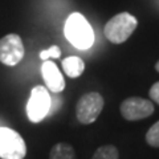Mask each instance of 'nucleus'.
<instances>
[{"mask_svg": "<svg viewBox=\"0 0 159 159\" xmlns=\"http://www.w3.org/2000/svg\"><path fill=\"white\" fill-rule=\"evenodd\" d=\"M155 70H157V72H159V60H158L157 64H155Z\"/></svg>", "mask_w": 159, "mask_h": 159, "instance_id": "15", "label": "nucleus"}, {"mask_svg": "<svg viewBox=\"0 0 159 159\" xmlns=\"http://www.w3.org/2000/svg\"><path fill=\"white\" fill-rule=\"evenodd\" d=\"M62 68L68 77L77 78L85 70V62L77 56H69L62 61Z\"/></svg>", "mask_w": 159, "mask_h": 159, "instance_id": "9", "label": "nucleus"}, {"mask_svg": "<svg viewBox=\"0 0 159 159\" xmlns=\"http://www.w3.org/2000/svg\"><path fill=\"white\" fill-rule=\"evenodd\" d=\"M41 74L47 88L53 93H61L65 89V80L61 72L58 70L57 65L52 61L47 60L41 66Z\"/></svg>", "mask_w": 159, "mask_h": 159, "instance_id": "8", "label": "nucleus"}, {"mask_svg": "<svg viewBox=\"0 0 159 159\" xmlns=\"http://www.w3.org/2000/svg\"><path fill=\"white\" fill-rule=\"evenodd\" d=\"M52 107V99L48 93V89L43 85L34 86L31 90L28 103H27V116L33 123H39L45 118Z\"/></svg>", "mask_w": 159, "mask_h": 159, "instance_id": "4", "label": "nucleus"}, {"mask_svg": "<svg viewBox=\"0 0 159 159\" xmlns=\"http://www.w3.org/2000/svg\"><path fill=\"white\" fill-rule=\"evenodd\" d=\"M92 159H119L118 148L113 145H105L99 146L94 151Z\"/></svg>", "mask_w": 159, "mask_h": 159, "instance_id": "11", "label": "nucleus"}, {"mask_svg": "<svg viewBox=\"0 0 159 159\" xmlns=\"http://www.w3.org/2000/svg\"><path fill=\"white\" fill-rule=\"evenodd\" d=\"M148 96H150V98L152 99L154 102H157L158 105H159V81L155 82V84H154V85L150 88Z\"/></svg>", "mask_w": 159, "mask_h": 159, "instance_id": "14", "label": "nucleus"}, {"mask_svg": "<svg viewBox=\"0 0 159 159\" xmlns=\"http://www.w3.org/2000/svg\"><path fill=\"white\" fill-rule=\"evenodd\" d=\"M64 34L74 48L86 51L94 43V32L92 25L80 12H73L66 19Z\"/></svg>", "mask_w": 159, "mask_h": 159, "instance_id": "1", "label": "nucleus"}, {"mask_svg": "<svg viewBox=\"0 0 159 159\" xmlns=\"http://www.w3.org/2000/svg\"><path fill=\"white\" fill-rule=\"evenodd\" d=\"M119 111L126 121H141L154 113V105L146 98L129 97L121 103Z\"/></svg>", "mask_w": 159, "mask_h": 159, "instance_id": "7", "label": "nucleus"}, {"mask_svg": "<svg viewBox=\"0 0 159 159\" xmlns=\"http://www.w3.org/2000/svg\"><path fill=\"white\" fill-rule=\"evenodd\" d=\"M146 142L148 146L154 148H159V121L148 129L146 133Z\"/></svg>", "mask_w": 159, "mask_h": 159, "instance_id": "12", "label": "nucleus"}, {"mask_svg": "<svg viewBox=\"0 0 159 159\" xmlns=\"http://www.w3.org/2000/svg\"><path fill=\"white\" fill-rule=\"evenodd\" d=\"M25 155L24 138L9 127H0V159H24Z\"/></svg>", "mask_w": 159, "mask_h": 159, "instance_id": "3", "label": "nucleus"}, {"mask_svg": "<svg viewBox=\"0 0 159 159\" xmlns=\"http://www.w3.org/2000/svg\"><path fill=\"white\" fill-rule=\"evenodd\" d=\"M105 101L103 97L97 92L86 93L78 99L76 105V117L82 125H90L96 122L101 114Z\"/></svg>", "mask_w": 159, "mask_h": 159, "instance_id": "5", "label": "nucleus"}, {"mask_svg": "<svg viewBox=\"0 0 159 159\" xmlns=\"http://www.w3.org/2000/svg\"><path fill=\"white\" fill-rule=\"evenodd\" d=\"M25 49L21 37L16 33H9L0 39V62L7 66H15L24 58Z\"/></svg>", "mask_w": 159, "mask_h": 159, "instance_id": "6", "label": "nucleus"}, {"mask_svg": "<svg viewBox=\"0 0 159 159\" xmlns=\"http://www.w3.org/2000/svg\"><path fill=\"white\" fill-rule=\"evenodd\" d=\"M138 25V20L129 12H121L105 24L103 34L113 44H122L133 34Z\"/></svg>", "mask_w": 159, "mask_h": 159, "instance_id": "2", "label": "nucleus"}, {"mask_svg": "<svg viewBox=\"0 0 159 159\" xmlns=\"http://www.w3.org/2000/svg\"><path fill=\"white\" fill-rule=\"evenodd\" d=\"M48 159H77L76 151L69 143L60 142L51 148Z\"/></svg>", "mask_w": 159, "mask_h": 159, "instance_id": "10", "label": "nucleus"}, {"mask_svg": "<svg viewBox=\"0 0 159 159\" xmlns=\"http://www.w3.org/2000/svg\"><path fill=\"white\" fill-rule=\"evenodd\" d=\"M60 54H61V51H60V48L57 45H52L49 47L48 49H44V51L40 52V58L44 60V61H47L48 58H58Z\"/></svg>", "mask_w": 159, "mask_h": 159, "instance_id": "13", "label": "nucleus"}]
</instances>
